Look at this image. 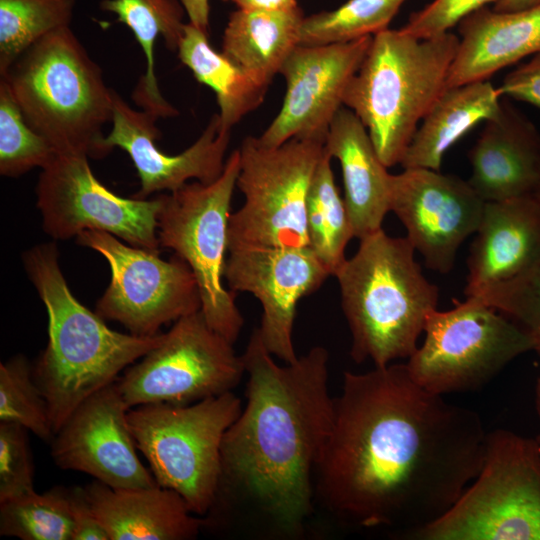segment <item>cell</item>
I'll list each match as a JSON object with an SVG mask.
<instances>
[{"mask_svg":"<svg viewBox=\"0 0 540 540\" xmlns=\"http://www.w3.org/2000/svg\"><path fill=\"white\" fill-rule=\"evenodd\" d=\"M501 97L498 87L488 80L448 87L420 122L400 165L440 170L453 144L497 114Z\"/></svg>","mask_w":540,"mask_h":540,"instance_id":"cell-25","label":"cell"},{"mask_svg":"<svg viewBox=\"0 0 540 540\" xmlns=\"http://www.w3.org/2000/svg\"><path fill=\"white\" fill-rule=\"evenodd\" d=\"M469 152V184L485 201L534 195L540 186V133L507 101Z\"/></svg>","mask_w":540,"mask_h":540,"instance_id":"cell-20","label":"cell"},{"mask_svg":"<svg viewBox=\"0 0 540 540\" xmlns=\"http://www.w3.org/2000/svg\"><path fill=\"white\" fill-rule=\"evenodd\" d=\"M158 119L144 110L129 106L113 92L112 129L103 147L108 153L119 147L130 156L140 179L134 197L146 198L160 191L174 192L195 179L203 184L216 181L222 174L231 131L220 126L214 114L199 138L178 155H167L156 145L160 131Z\"/></svg>","mask_w":540,"mask_h":540,"instance_id":"cell-19","label":"cell"},{"mask_svg":"<svg viewBox=\"0 0 540 540\" xmlns=\"http://www.w3.org/2000/svg\"><path fill=\"white\" fill-rule=\"evenodd\" d=\"M240 171V152L227 158L221 176L210 184L186 183L163 194L158 214L160 246L169 248L191 268L197 281L201 312L208 325L234 344L244 324L236 293L223 283L231 200Z\"/></svg>","mask_w":540,"mask_h":540,"instance_id":"cell-10","label":"cell"},{"mask_svg":"<svg viewBox=\"0 0 540 540\" xmlns=\"http://www.w3.org/2000/svg\"><path fill=\"white\" fill-rule=\"evenodd\" d=\"M533 196H535L537 200L540 202V186Z\"/></svg>","mask_w":540,"mask_h":540,"instance_id":"cell-44","label":"cell"},{"mask_svg":"<svg viewBox=\"0 0 540 540\" xmlns=\"http://www.w3.org/2000/svg\"><path fill=\"white\" fill-rule=\"evenodd\" d=\"M414 254L406 237L389 236L382 228L360 239L356 253L334 275L354 362L383 367L417 349L427 317L437 309L439 289Z\"/></svg>","mask_w":540,"mask_h":540,"instance_id":"cell-4","label":"cell"},{"mask_svg":"<svg viewBox=\"0 0 540 540\" xmlns=\"http://www.w3.org/2000/svg\"><path fill=\"white\" fill-rule=\"evenodd\" d=\"M458 30L448 87L488 80L499 70L540 52V5L513 12L486 6L464 18Z\"/></svg>","mask_w":540,"mask_h":540,"instance_id":"cell-23","label":"cell"},{"mask_svg":"<svg viewBox=\"0 0 540 540\" xmlns=\"http://www.w3.org/2000/svg\"><path fill=\"white\" fill-rule=\"evenodd\" d=\"M67 493L73 519L72 540H110L90 506L85 488L67 487Z\"/></svg>","mask_w":540,"mask_h":540,"instance_id":"cell-39","label":"cell"},{"mask_svg":"<svg viewBox=\"0 0 540 540\" xmlns=\"http://www.w3.org/2000/svg\"><path fill=\"white\" fill-rule=\"evenodd\" d=\"M331 159L325 150L312 177L306 202V228L309 248L334 276L347 259L345 249L354 232L335 183Z\"/></svg>","mask_w":540,"mask_h":540,"instance_id":"cell-29","label":"cell"},{"mask_svg":"<svg viewBox=\"0 0 540 540\" xmlns=\"http://www.w3.org/2000/svg\"><path fill=\"white\" fill-rule=\"evenodd\" d=\"M0 79L57 153L107 156L103 127L112 120L114 90L70 26L35 42Z\"/></svg>","mask_w":540,"mask_h":540,"instance_id":"cell-5","label":"cell"},{"mask_svg":"<svg viewBox=\"0 0 540 540\" xmlns=\"http://www.w3.org/2000/svg\"><path fill=\"white\" fill-rule=\"evenodd\" d=\"M485 201L468 181L440 170L403 168L391 176L390 211L428 268L449 272L457 251L480 224Z\"/></svg>","mask_w":540,"mask_h":540,"instance_id":"cell-15","label":"cell"},{"mask_svg":"<svg viewBox=\"0 0 540 540\" xmlns=\"http://www.w3.org/2000/svg\"><path fill=\"white\" fill-rule=\"evenodd\" d=\"M458 44L452 32L419 39L387 28L372 37L343 106L364 124L387 168L401 163L420 122L448 88Z\"/></svg>","mask_w":540,"mask_h":540,"instance_id":"cell-6","label":"cell"},{"mask_svg":"<svg viewBox=\"0 0 540 540\" xmlns=\"http://www.w3.org/2000/svg\"><path fill=\"white\" fill-rule=\"evenodd\" d=\"M498 0H433L424 8L413 12L401 27L407 34L426 39L450 32L473 12Z\"/></svg>","mask_w":540,"mask_h":540,"instance_id":"cell-37","label":"cell"},{"mask_svg":"<svg viewBox=\"0 0 540 540\" xmlns=\"http://www.w3.org/2000/svg\"><path fill=\"white\" fill-rule=\"evenodd\" d=\"M117 380L84 400L55 432L51 457L61 469L91 475L113 488L158 485L141 463Z\"/></svg>","mask_w":540,"mask_h":540,"instance_id":"cell-18","label":"cell"},{"mask_svg":"<svg viewBox=\"0 0 540 540\" xmlns=\"http://www.w3.org/2000/svg\"><path fill=\"white\" fill-rule=\"evenodd\" d=\"M241 410V400L230 391L188 405H138L128 410L127 421L157 484L206 516L219 487L222 440Z\"/></svg>","mask_w":540,"mask_h":540,"instance_id":"cell-8","label":"cell"},{"mask_svg":"<svg viewBox=\"0 0 540 540\" xmlns=\"http://www.w3.org/2000/svg\"><path fill=\"white\" fill-rule=\"evenodd\" d=\"M406 0H348L338 8L304 17L299 44L347 43L388 28Z\"/></svg>","mask_w":540,"mask_h":540,"instance_id":"cell-30","label":"cell"},{"mask_svg":"<svg viewBox=\"0 0 540 540\" xmlns=\"http://www.w3.org/2000/svg\"><path fill=\"white\" fill-rule=\"evenodd\" d=\"M103 11L116 15L117 20L133 33L146 60V70L133 92L134 102L157 119L174 117L178 111L163 97L156 73L154 46L161 36L167 48L177 50L183 34L184 9L178 0H103Z\"/></svg>","mask_w":540,"mask_h":540,"instance_id":"cell-27","label":"cell"},{"mask_svg":"<svg viewBox=\"0 0 540 540\" xmlns=\"http://www.w3.org/2000/svg\"><path fill=\"white\" fill-rule=\"evenodd\" d=\"M325 150L339 161L344 202L359 240L382 229L390 211L391 176L356 114L342 106L330 123Z\"/></svg>","mask_w":540,"mask_h":540,"instance_id":"cell-24","label":"cell"},{"mask_svg":"<svg viewBox=\"0 0 540 540\" xmlns=\"http://www.w3.org/2000/svg\"><path fill=\"white\" fill-rule=\"evenodd\" d=\"M540 5V0H498L493 9L499 12L525 10Z\"/></svg>","mask_w":540,"mask_h":540,"instance_id":"cell-42","label":"cell"},{"mask_svg":"<svg viewBox=\"0 0 540 540\" xmlns=\"http://www.w3.org/2000/svg\"><path fill=\"white\" fill-rule=\"evenodd\" d=\"M36 196L43 230L54 239L99 230L159 254L158 214L163 194L147 199L113 193L95 177L86 155L57 153L41 169Z\"/></svg>","mask_w":540,"mask_h":540,"instance_id":"cell-14","label":"cell"},{"mask_svg":"<svg viewBox=\"0 0 540 540\" xmlns=\"http://www.w3.org/2000/svg\"><path fill=\"white\" fill-rule=\"evenodd\" d=\"M58 258L54 242L34 246L22 256L48 314V344L33 366V376L48 403L54 434L84 400L115 382L165 336L110 329L74 297Z\"/></svg>","mask_w":540,"mask_h":540,"instance_id":"cell-3","label":"cell"},{"mask_svg":"<svg viewBox=\"0 0 540 540\" xmlns=\"http://www.w3.org/2000/svg\"><path fill=\"white\" fill-rule=\"evenodd\" d=\"M234 3L244 10H285L296 6L297 0H223Z\"/></svg>","mask_w":540,"mask_h":540,"instance_id":"cell-41","label":"cell"},{"mask_svg":"<svg viewBox=\"0 0 540 540\" xmlns=\"http://www.w3.org/2000/svg\"><path fill=\"white\" fill-rule=\"evenodd\" d=\"M425 339L406 363L413 380L439 395L475 390L516 357L534 350L516 323L480 300L466 297L450 310L432 311Z\"/></svg>","mask_w":540,"mask_h":540,"instance_id":"cell-11","label":"cell"},{"mask_svg":"<svg viewBox=\"0 0 540 540\" xmlns=\"http://www.w3.org/2000/svg\"><path fill=\"white\" fill-rule=\"evenodd\" d=\"M224 280L233 292H248L262 306L257 328L269 353L294 362L293 328L300 299L331 276L309 246L243 248L228 252Z\"/></svg>","mask_w":540,"mask_h":540,"instance_id":"cell-16","label":"cell"},{"mask_svg":"<svg viewBox=\"0 0 540 540\" xmlns=\"http://www.w3.org/2000/svg\"><path fill=\"white\" fill-rule=\"evenodd\" d=\"M177 52L180 61L194 77L215 93L222 129L231 131L244 116L263 102L269 86L260 83L222 52L213 49L208 34L190 22L185 23Z\"/></svg>","mask_w":540,"mask_h":540,"instance_id":"cell-28","label":"cell"},{"mask_svg":"<svg viewBox=\"0 0 540 540\" xmlns=\"http://www.w3.org/2000/svg\"><path fill=\"white\" fill-rule=\"evenodd\" d=\"M244 374L242 355L199 310L175 321L163 341L128 367L117 383L129 408L188 405L232 391Z\"/></svg>","mask_w":540,"mask_h":540,"instance_id":"cell-12","label":"cell"},{"mask_svg":"<svg viewBox=\"0 0 540 540\" xmlns=\"http://www.w3.org/2000/svg\"><path fill=\"white\" fill-rule=\"evenodd\" d=\"M299 6L285 10L233 11L222 38V53L269 86L299 44L304 19Z\"/></svg>","mask_w":540,"mask_h":540,"instance_id":"cell-26","label":"cell"},{"mask_svg":"<svg viewBox=\"0 0 540 540\" xmlns=\"http://www.w3.org/2000/svg\"><path fill=\"white\" fill-rule=\"evenodd\" d=\"M189 22L208 34L209 26V0H178Z\"/></svg>","mask_w":540,"mask_h":540,"instance_id":"cell-40","label":"cell"},{"mask_svg":"<svg viewBox=\"0 0 540 540\" xmlns=\"http://www.w3.org/2000/svg\"><path fill=\"white\" fill-rule=\"evenodd\" d=\"M84 488L110 540H191L204 526L169 488H113L98 480Z\"/></svg>","mask_w":540,"mask_h":540,"instance_id":"cell-22","label":"cell"},{"mask_svg":"<svg viewBox=\"0 0 540 540\" xmlns=\"http://www.w3.org/2000/svg\"><path fill=\"white\" fill-rule=\"evenodd\" d=\"M76 241L110 266L111 280L95 311L104 320L119 322L133 335L154 336L162 325L201 310L195 276L176 254L162 260L99 230H85Z\"/></svg>","mask_w":540,"mask_h":540,"instance_id":"cell-13","label":"cell"},{"mask_svg":"<svg viewBox=\"0 0 540 540\" xmlns=\"http://www.w3.org/2000/svg\"><path fill=\"white\" fill-rule=\"evenodd\" d=\"M516 323L533 340L540 354V254L519 274L478 297Z\"/></svg>","mask_w":540,"mask_h":540,"instance_id":"cell-35","label":"cell"},{"mask_svg":"<svg viewBox=\"0 0 540 540\" xmlns=\"http://www.w3.org/2000/svg\"><path fill=\"white\" fill-rule=\"evenodd\" d=\"M535 405L537 413L540 417V377L536 381L535 385ZM538 443L540 444V435L536 438Z\"/></svg>","mask_w":540,"mask_h":540,"instance_id":"cell-43","label":"cell"},{"mask_svg":"<svg viewBox=\"0 0 540 540\" xmlns=\"http://www.w3.org/2000/svg\"><path fill=\"white\" fill-rule=\"evenodd\" d=\"M75 0H0V75L35 42L70 26Z\"/></svg>","mask_w":540,"mask_h":540,"instance_id":"cell-31","label":"cell"},{"mask_svg":"<svg viewBox=\"0 0 540 540\" xmlns=\"http://www.w3.org/2000/svg\"><path fill=\"white\" fill-rule=\"evenodd\" d=\"M413 540H540V444L497 429L483 464L454 505L403 535Z\"/></svg>","mask_w":540,"mask_h":540,"instance_id":"cell-7","label":"cell"},{"mask_svg":"<svg viewBox=\"0 0 540 540\" xmlns=\"http://www.w3.org/2000/svg\"><path fill=\"white\" fill-rule=\"evenodd\" d=\"M324 137H294L277 147L246 137L236 187L243 205L230 214L227 253L243 248L308 246L306 202L325 151Z\"/></svg>","mask_w":540,"mask_h":540,"instance_id":"cell-9","label":"cell"},{"mask_svg":"<svg viewBox=\"0 0 540 540\" xmlns=\"http://www.w3.org/2000/svg\"><path fill=\"white\" fill-rule=\"evenodd\" d=\"M28 432L18 423L0 422V502L35 491Z\"/></svg>","mask_w":540,"mask_h":540,"instance_id":"cell-36","label":"cell"},{"mask_svg":"<svg viewBox=\"0 0 540 540\" xmlns=\"http://www.w3.org/2000/svg\"><path fill=\"white\" fill-rule=\"evenodd\" d=\"M0 535L22 540H72L67 487L55 486L0 502Z\"/></svg>","mask_w":540,"mask_h":540,"instance_id":"cell-32","label":"cell"},{"mask_svg":"<svg viewBox=\"0 0 540 540\" xmlns=\"http://www.w3.org/2000/svg\"><path fill=\"white\" fill-rule=\"evenodd\" d=\"M372 37L339 44L297 45L279 73L286 82L282 106L257 137L259 142L266 147H277L294 137L326 138Z\"/></svg>","mask_w":540,"mask_h":540,"instance_id":"cell-17","label":"cell"},{"mask_svg":"<svg viewBox=\"0 0 540 540\" xmlns=\"http://www.w3.org/2000/svg\"><path fill=\"white\" fill-rule=\"evenodd\" d=\"M498 89L502 96L529 103L540 109V52L508 73Z\"/></svg>","mask_w":540,"mask_h":540,"instance_id":"cell-38","label":"cell"},{"mask_svg":"<svg viewBox=\"0 0 540 540\" xmlns=\"http://www.w3.org/2000/svg\"><path fill=\"white\" fill-rule=\"evenodd\" d=\"M473 410L411 377L406 363L345 372L315 473V498L342 521L399 536L445 514L481 470Z\"/></svg>","mask_w":540,"mask_h":540,"instance_id":"cell-1","label":"cell"},{"mask_svg":"<svg viewBox=\"0 0 540 540\" xmlns=\"http://www.w3.org/2000/svg\"><path fill=\"white\" fill-rule=\"evenodd\" d=\"M0 422L18 423L47 443L54 436L48 403L22 354L0 364Z\"/></svg>","mask_w":540,"mask_h":540,"instance_id":"cell-33","label":"cell"},{"mask_svg":"<svg viewBox=\"0 0 540 540\" xmlns=\"http://www.w3.org/2000/svg\"><path fill=\"white\" fill-rule=\"evenodd\" d=\"M242 358L246 404L223 437L219 487L204 524L245 502L272 533L300 536L313 511L316 468L333 419L329 354L315 346L281 366L256 328Z\"/></svg>","mask_w":540,"mask_h":540,"instance_id":"cell-2","label":"cell"},{"mask_svg":"<svg viewBox=\"0 0 540 540\" xmlns=\"http://www.w3.org/2000/svg\"><path fill=\"white\" fill-rule=\"evenodd\" d=\"M540 254V202L533 195L485 202L467 259L466 297L519 274Z\"/></svg>","mask_w":540,"mask_h":540,"instance_id":"cell-21","label":"cell"},{"mask_svg":"<svg viewBox=\"0 0 540 540\" xmlns=\"http://www.w3.org/2000/svg\"><path fill=\"white\" fill-rule=\"evenodd\" d=\"M56 154L52 145L28 125L0 79V174L18 177L35 167L43 169Z\"/></svg>","mask_w":540,"mask_h":540,"instance_id":"cell-34","label":"cell"}]
</instances>
